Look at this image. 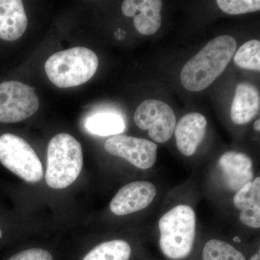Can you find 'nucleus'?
Returning a JSON list of instances; mask_svg holds the SVG:
<instances>
[{
    "mask_svg": "<svg viewBox=\"0 0 260 260\" xmlns=\"http://www.w3.org/2000/svg\"><path fill=\"white\" fill-rule=\"evenodd\" d=\"M259 90L252 84L238 85L231 109V118L234 124H245L252 120L259 111Z\"/></svg>",
    "mask_w": 260,
    "mask_h": 260,
    "instance_id": "nucleus-15",
    "label": "nucleus"
},
{
    "mask_svg": "<svg viewBox=\"0 0 260 260\" xmlns=\"http://www.w3.org/2000/svg\"><path fill=\"white\" fill-rule=\"evenodd\" d=\"M160 249L169 259H184L194 245L196 215L186 205H177L162 215L159 220Z\"/></svg>",
    "mask_w": 260,
    "mask_h": 260,
    "instance_id": "nucleus-4",
    "label": "nucleus"
},
{
    "mask_svg": "<svg viewBox=\"0 0 260 260\" xmlns=\"http://www.w3.org/2000/svg\"><path fill=\"white\" fill-rule=\"evenodd\" d=\"M237 44L230 36L215 38L183 67L180 78L186 90L199 92L222 74L234 56Z\"/></svg>",
    "mask_w": 260,
    "mask_h": 260,
    "instance_id": "nucleus-1",
    "label": "nucleus"
},
{
    "mask_svg": "<svg viewBox=\"0 0 260 260\" xmlns=\"http://www.w3.org/2000/svg\"><path fill=\"white\" fill-rule=\"evenodd\" d=\"M39 108V98L32 87L18 81L0 84V122L25 120Z\"/></svg>",
    "mask_w": 260,
    "mask_h": 260,
    "instance_id": "nucleus-6",
    "label": "nucleus"
},
{
    "mask_svg": "<svg viewBox=\"0 0 260 260\" xmlns=\"http://www.w3.org/2000/svg\"><path fill=\"white\" fill-rule=\"evenodd\" d=\"M28 26V18L20 0H0V39L18 40Z\"/></svg>",
    "mask_w": 260,
    "mask_h": 260,
    "instance_id": "nucleus-13",
    "label": "nucleus"
},
{
    "mask_svg": "<svg viewBox=\"0 0 260 260\" xmlns=\"http://www.w3.org/2000/svg\"><path fill=\"white\" fill-rule=\"evenodd\" d=\"M254 129L256 130V131H259L260 130V120L259 119H257V120L255 121L254 124Z\"/></svg>",
    "mask_w": 260,
    "mask_h": 260,
    "instance_id": "nucleus-22",
    "label": "nucleus"
},
{
    "mask_svg": "<svg viewBox=\"0 0 260 260\" xmlns=\"http://www.w3.org/2000/svg\"><path fill=\"white\" fill-rule=\"evenodd\" d=\"M131 247L125 241L102 243L89 251L83 260H129Z\"/></svg>",
    "mask_w": 260,
    "mask_h": 260,
    "instance_id": "nucleus-17",
    "label": "nucleus"
},
{
    "mask_svg": "<svg viewBox=\"0 0 260 260\" xmlns=\"http://www.w3.org/2000/svg\"><path fill=\"white\" fill-rule=\"evenodd\" d=\"M0 162L28 183H37L44 176L42 162L32 147L13 134L0 137Z\"/></svg>",
    "mask_w": 260,
    "mask_h": 260,
    "instance_id": "nucleus-5",
    "label": "nucleus"
},
{
    "mask_svg": "<svg viewBox=\"0 0 260 260\" xmlns=\"http://www.w3.org/2000/svg\"><path fill=\"white\" fill-rule=\"evenodd\" d=\"M156 195V188L149 181H138L123 186L110 203V210L116 215L136 213L147 208Z\"/></svg>",
    "mask_w": 260,
    "mask_h": 260,
    "instance_id": "nucleus-9",
    "label": "nucleus"
},
{
    "mask_svg": "<svg viewBox=\"0 0 260 260\" xmlns=\"http://www.w3.org/2000/svg\"><path fill=\"white\" fill-rule=\"evenodd\" d=\"M234 241H237V242H240V239H239L238 237H236L235 239H234Z\"/></svg>",
    "mask_w": 260,
    "mask_h": 260,
    "instance_id": "nucleus-24",
    "label": "nucleus"
},
{
    "mask_svg": "<svg viewBox=\"0 0 260 260\" xmlns=\"http://www.w3.org/2000/svg\"><path fill=\"white\" fill-rule=\"evenodd\" d=\"M85 126L90 133L100 136L117 135L124 131L122 117L114 113H98L87 119Z\"/></svg>",
    "mask_w": 260,
    "mask_h": 260,
    "instance_id": "nucleus-16",
    "label": "nucleus"
},
{
    "mask_svg": "<svg viewBox=\"0 0 260 260\" xmlns=\"http://www.w3.org/2000/svg\"><path fill=\"white\" fill-rule=\"evenodd\" d=\"M8 260H53V257L47 250L40 248H32L19 252Z\"/></svg>",
    "mask_w": 260,
    "mask_h": 260,
    "instance_id": "nucleus-21",
    "label": "nucleus"
},
{
    "mask_svg": "<svg viewBox=\"0 0 260 260\" xmlns=\"http://www.w3.org/2000/svg\"><path fill=\"white\" fill-rule=\"evenodd\" d=\"M104 148L111 155L125 159L140 169H150L157 160L158 146L143 138L115 135L105 142Z\"/></svg>",
    "mask_w": 260,
    "mask_h": 260,
    "instance_id": "nucleus-8",
    "label": "nucleus"
},
{
    "mask_svg": "<svg viewBox=\"0 0 260 260\" xmlns=\"http://www.w3.org/2000/svg\"><path fill=\"white\" fill-rule=\"evenodd\" d=\"M99 67V58L85 47H74L52 54L45 63L49 80L58 88L78 86L93 78Z\"/></svg>",
    "mask_w": 260,
    "mask_h": 260,
    "instance_id": "nucleus-2",
    "label": "nucleus"
},
{
    "mask_svg": "<svg viewBox=\"0 0 260 260\" xmlns=\"http://www.w3.org/2000/svg\"><path fill=\"white\" fill-rule=\"evenodd\" d=\"M249 260H260L259 252L256 253V254H254Z\"/></svg>",
    "mask_w": 260,
    "mask_h": 260,
    "instance_id": "nucleus-23",
    "label": "nucleus"
},
{
    "mask_svg": "<svg viewBox=\"0 0 260 260\" xmlns=\"http://www.w3.org/2000/svg\"><path fill=\"white\" fill-rule=\"evenodd\" d=\"M207 119L200 113L191 112L183 116L176 125L175 138L178 150L186 156H191L204 139Z\"/></svg>",
    "mask_w": 260,
    "mask_h": 260,
    "instance_id": "nucleus-11",
    "label": "nucleus"
},
{
    "mask_svg": "<svg viewBox=\"0 0 260 260\" xmlns=\"http://www.w3.org/2000/svg\"><path fill=\"white\" fill-rule=\"evenodd\" d=\"M203 260H246L242 252L224 241L211 239L205 244Z\"/></svg>",
    "mask_w": 260,
    "mask_h": 260,
    "instance_id": "nucleus-18",
    "label": "nucleus"
},
{
    "mask_svg": "<svg viewBox=\"0 0 260 260\" xmlns=\"http://www.w3.org/2000/svg\"><path fill=\"white\" fill-rule=\"evenodd\" d=\"M83 164L79 142L66 133L56 135L48 145L46 182L53 189L68 187L79 177Z\"/></svg>",
    "mask_w": 260,
    "mask_h": 260,
    "instance_id": "nucleus-3",
    "label": "nucleus"
},
{
    "mask_svg": "<svg viewBox=\"0 0 260 260\" xmlns=\"http://www.w3.org/2000/svg\"><path fill=\"white\" fill-rule=\"evenodd\" d=\"M218 164L231 190H239L254 177L252 160L246 154L227 152L219 159Z\"/></svg>",
    "mask_w": 260,
    "mask_h": 260,
    "instance_id": "nucleus-12",
    "label": "nucleus"
},
{
    "mask_svg": "<svg viewBox=\"0 0 260 260\" xmlns=\"http://www.w3.org/2000/svg\"><path fill=\"white\" fill-rule=\"evenodd\" d=\"M162 2L160 0H125L121 5L123 14L133 17L135 28L140 34L150 36L161 25Z\"/></svg>",
    "mask_w": 260,
    "mask_h": 260,
    "instance_id": "nucleus-10",
    "label": "nucleus"
},
{
    "mask_svg": "<svg viewBox=\"0 0 260 260\" xmlns=\"http://www.w3.org/2000/svg\"><path fill=\"white\" fill-rule=\"evenodd\" d=\"M2 237H3V234H2L1 230H0V239H1Z\"/></svg>",
    "mask_w": 260,
    "mask_h": 260,
    "instance_id": "nucleus-25",
    "label": "nucleus"
},
{
    "mask_svg": "<svg viewBox=\"0 0 260 260\" xmlns=\"http://www.w3.org/2000/svg\"><path fill=\"white\" fill-rule=\"evenodd\" d=\"M235 64L242 69L260 70L259 41H249L243 44L234 54Z\"/></svg>",
    "mask_w": 260,
    "mask_h": 260,
    "instance_id": "nucleus-19",
    "label": "nucleus"
},
{
    "mask_svg": "<svg viewBox=\"0 0 260 260\" xmlns=\"http://www.w3.org/2000/svg\"><path fill=\"white\" fill-rule=\"evenodd\" d=\"M134 121L143 130H148V135L153 141L164 143L174 134L177 119L172 108L161 101L149 99L136 109Z\"/></svg>",
    "mask_w": 260,
    "mask_h": 260,
    "instance_id": "nucleus-7",
    "label": "nucleus"
},
{
    "mask_svg": "<svg viewBox=\"0 0 260 260\" xmlns=\"http://www.w3.org/2000/svg\"><path fill=\"white\" fill-rule=\"evenodd\" d=\"M217 5L224 13L229 15H241L260 10L259 0H218Z\"/></svg>",
    "mask_w": 260,
    "mask_h": 260,
    "instance_id": "nucleus-20",
    "label": "nucleus"
},
{
    "mask_svg": "<svg viewBox=\"0 0 260 260\" xmlns=\"http://www.w3.org/2000/svg\"><path fill=\"white\" fill-rule=\"evenodd\" d=\"M234 204L240 210L239 218L244 225L259 229L260 227V178L237 191L234 198Z\"/></svg>",
    "mask_w": 260,
    "mask_h": 260,
    "instance_id": "nucleus-14",
    "label": "nucleus"
}]
</instances>
